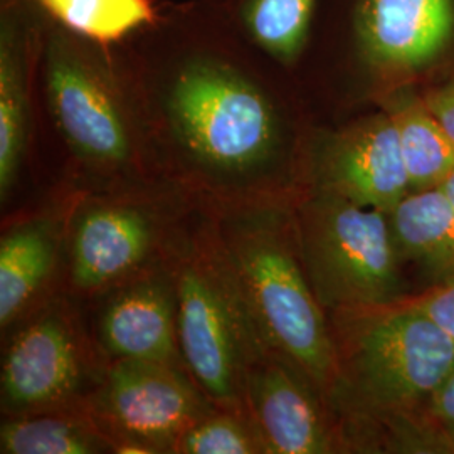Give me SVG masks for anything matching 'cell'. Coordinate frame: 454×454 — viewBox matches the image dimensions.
<instances>
[{"label": "cell", "mask_w": 454, "mask_h": 454, "mask_svg": "<svg viewBox=\"0 0 454 454\" xmlns=\"http://www.w3.org/2000/svg\"><path fill=\"white\" fill-rule=\"evenodd\" d=\"M146 137L192 168L246 179L292 153L296 123L278 88L286 76L191 0H162L160 16L120 46Z\"/></svg>", "instance_id": "1"}, {"label": "cell", "mask_w": 454, "mask_h": 454, "mask_svg": "<svg viewBox=\"0 0 454 454\" xmlns=\"http://www.w3.org/2000/svg\"><path fill=\"white\" fill-rule=\"evenodd\" d=\"M37 88L69 155L97 170H121L145 145V120L120 46H103L49 19Z\"/></svg>", "instance_id": "2"}, {"label": "cell", "mask_w": 454, "mask_h": 454, "mask_svg": "<svg viewBox=\"0 0 454 454\" xmlns=\"http://www.w3.org/2000/svg\"><path fill=\"white\" fill-rule=\"evenodd\" d=\"M300 258L273 215L239 217L223 232V260L268 345L330 389L339 379L335 343Z\"/></svg>", "instance_id": "3"}, {"label": "cell", "mask_w": 454, "mask_h": 454, "mask_svg": "<svg viewBox=\"0 0 454 454\" xmlns=\"http://www.w3.org/2000/svg\"><path fill=\"white\" fill-rule=\"evenodd\" d=\"M335 313L339 375L382 411L426 409L454 369L453 339L399 298Z\"/></svg>", "instance_id": "4"}, {"label": "cell", "mask_w": 454, "mask_h": 454, "mask_svg": "<svg viewBox=\"0 0 454 454\" xmlns=\"http://www.w3.org/2000/svg\"><path fill=\"white\" fill-rule=\"evenodd\" d=\"M296 243L325 309L372 307L403 296L387 212L318 189L298 211Z\"/></svg>", "instance_id": "5"}, {"label": "cell", "mask_w": 454, "mask_h": 454, "mask_svg": "<svg viewBox=\"0 0 454 454\" xmlns=\"http://www.w3.org/2000/svg\"><path fill=\"white\" fill-rule=\"evenodd\" d=\"M176 292L185 367L211 401L229 411L239 409L249 365L275 350L262 337L224 260L187 264Z\"/></svg>", "instance_id": "6"}, {"label": "cell", "mask_w": 454, "mask_h": 454, "mask_svg": "<svg viewBox=\"0 0 454 454\" xmlns=\"http://www.w3.org/2000/svg\"><path fill=\"white\" fill-rule=\"evenodd\" d=\"M454 35V0H347L341 52L382 93L431 65Z\"/></svg>", "instance_id": "7"}, {"label": "cell", "mask_w": 454, "mask_h": 454, "mask_svg": "<svg viewBox=\"0 0 454 454\" xmlns=\"http://www.w3.org/2000/svg\"><path fill=\"white\" fill-rule=\"evenodd\" d=\"M200 392L177 367L116 360L98 395V412L121 438L118 451H174L180 434L211 412Z\"/></svg>", "instance_id": "8"}, {"label": "cell", "mask_w": 454, "mask_h": 454, "mask_svg": "<svg viewBox=\"0 0 454 454\" xmlns=\"http://www.w3.org/2000/svg\"><path fill=\"white\" fill-rule=\"evenodd\" d=\"M311 148L320 191L387 214L411 192L397 130L384 108L325 131Z\"/></svg>", "instance_id": "9"}, {"label": "cell", "mask_w": 454, "mask_h": 454, "mask_svg": "<svg viewBox=\"0 0 454 454\" xmlns=\"http://www.w3.org/2000/svg\"><path fill=\"white\" fill-rule=\"evenodd\" d=\"M49 17L35 0H0V192L16 184L34 133V90Z\"/></svg>", "instance_id": "10"}, {"label": "cell", "mask_w": 454, "mask_h": 454, "mask_svg": "<svg viewBox=\"0 0 454 454\" xmlns=\"http://www.w3.org/2000/svg\"><path fill=\"white\" fill-rule=\"evenodd\" d=\"M279 354L256 358L246 373V403L268 453L324 454L332 439L309 386Z\"/></svg>", "instance_id": "11"}, {"label": "cell", "mask_w": 454, "mask_h": 454, "mask_svg": "<svg viewBox=\"0 0 454 454\" xmlns=\"http://www.w3.org/2000/svg\"><path fill=\"white\" fill-rule=\"evenodd\" d=\"M82 362L74 337L58 315L27 325L9 345L2 364L4 406L34 414L66 403L80 386Z\"/></svg>", "instance_id": "12"}, {"label": "cell", "mask_w": 454, "mask_h": 454, "mask_svg": "<svg viewBox=\"0 0 454 454\" xmlns=\"http://www.w3.org/2000/svg\"><path fill=\"white\" fill-rule=\"evenodd\" d=\"M227 33L286 76L309 48L320 0H191Z\"/></svg>", "instance_id": "13"}, {"label": "cell", "mask_w": 454, "mask_h": 454, "mask_svg": "<svg viewBox=\"0 0 454 454\" xmlns=\"http://www.w3.org/2000/svg\"><path fill=\"white\" fill-rule=\"evenodd\" d=\"M99 337L116 360H142L176 367L182 357L177 292L155 278L125 288L103 311Z\"/></svg>", "instance_id": "14"}, {"label": "cell", "mask_w": 454, "mask_h": 454, "mask_svg": "<svg viewBox=\"0 0 454 454\" xmlns=\"http://www.w3.org/2000/svg\"><path fill=\"white\" fill-rule=\"evenodd\" d=\"M153 227L145 212L105 204L84 212L74 231L71 276L78 288L98 290L145 260Z\"/></svg>", "instance_id": "15"}, {"label": "cell", "mask_w": 454, "mask_h": 454, "mask_svg": "<svg viewBox=\"0 0 454 454\" xmlns=\"http://www.w3.org/2000/svg\"><path fill=\"white\" fill-rule=\"evenodd\" d=\"M389 221L401 258L418 262L436 281L454 275V206L439 187L409 192Z\"/></svg>", "instance_id": "16"}, {"label": "cell", "mask_w": 454, "mask_h": 454, "mask_svg": "<svg viewBox=\"0 0 454 454\" xmlns=\"http://www.w3.org/2000/svg\"><path fill=\"white\" fill-rule=\"evenodd\" d=\"M379 103L394 120L411 192L439 187L454 168V142L424 98L394 90L382 93Z\"/></svg>", "instance_id": "17"}, {"label": "cell", "mask_w": 454, "mask_h": 454, "mask_svg": "<svg viewBox=\"0 0 454 454\" xmlns=\"http://www.w3.org/2000/svg\"><path fill=\"white\" fill-rule=\"evenodd\" d=\"M56 232L48 221L9 229L0 241V324L5 328L46 285L56 262Z\"/></svg>", "instance_id": "18"}, {"label": "cell", "mask_w": 454, "mask_h": 454, "mask_svg": "<svg viewBox=\"0 0 454 454\" xmlns=\"http://www.w3.org/2000/svg\"><path fill=\"white\" fill-rule=\"evenodd\" d=\"M46 16L103 46H121L160 16V0H35Z\"/></svg>", "instance_id": "19"}, {"label": "cell", "mask_w": 454, "mask_h": 454, "mask_svg": "<svg viewBox=\"0 0 454 454\" xmlns=\"http://www.w3.org/2000/svg\"><path fill=\"white\" fill-rule=\"evenodd\" d=\"M106 446L91 424L66 414H26L0 431L4 454H93Z\"/></svg>", "instance_id": "20"}, {"label": "cell", "mask_w": 454, "mask_h": 454, "mask_svg": "<svg viewBox=\"0 0 454 454\" xmlns=\"http://www.w3.org/2000/svg\"><path fill=\"white\" fill-rule=\"evenodd\" d=\"M174 453L253 454L268 451L256 427H249L232 412H207L180 434Z\"/></svg>", "instance_id": "21"}, {"label": "cell", "mask_w": 454, "mask_h": 454, "mask_svg": "<svg viewBox=\"0 0 454 454\" xmlns=\"http://www.w3.org/2000/svg\"><path fill=\"white\" fill-rule=\"evenodd\" d=\"M399 300L431 318L454 340V275L438 279L436 285L424 292L403 294Z\"/></svg>", "instance_id": "22"}, {"label": "cell", "mask_w": 454, "mask_h": 454, "mask_svg": "<svg viewBox=\"0 0 454 454\" xmlns=\"http://www.w3.org/2000/svg\"><path fill=\"white\" fill-rule=\"evenodd\" d=\"M426 418L450 446H454V369L426 407Z\"/></svg>", "instance_id": "23"}, {"label": "cell", "mask_w": 454, "mask_h": 454, "mask_svg": "<svg viewBox=\"0 0 454 454\" xmlns=\"http://www.w3.org/2000/svg\"><path fill=\"white\" fill-rule=\"evenodd\" d=\"M424 103L454 142V80L429 91L424 97Z\"/></svg>", "instance_id": "24"}, {"label": "cell", "mask_w": 454, "mask_h": 454, "mask_svg": "<svg viewBox=\"0 0 454 454\" xmlns=\"http://www.w3.org/2000/svg\"><path fill=\"white\" fill-rule=\"evenodd\" d=\"M439 189L442 191V194L448 197V200L454 206V168L450 172V176L442 180V184L439 185Z\"/></svg>", "instance_id": "25"}]
</instances>
